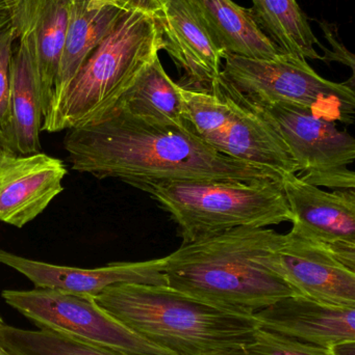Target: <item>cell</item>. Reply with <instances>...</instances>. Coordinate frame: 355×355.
I'll return each mask as SVG.
<instances>
[{
  "label": "cell",
  "mask_w": 355,
  "mask_h": 355,
  "mask_svg": "<svg viewBox=\"0 0 355 355\" xmlns=\"http://www.w3.org/2000/svg\"><path fill=\"white\" fill-rule=\"evenodd\" d=\"M64 148L72 170L137 188L162 182L281 180L271 171L223 155L188 123L165 126L123 108L97 124L67 131Z\"/></svg>",
  "instance_id": "6da1fadb"
},
{
  "label": "cell",
  "mask_w": 355,
  "mask_h": 355,
  "mask_svg": "<svg viewBox=\"0 0 355 355\" xmlns=\"http://www.w3.org/2000/svg\"><path fill=\"white\" fill-rule=\"evenodd\" d=\"M285 234L241 227L181 244L165 257L167 286L231 310L254 314L298 294L260 262Z\"/></svg>",
  "instance_id": "7a4b0ae2"
},
{
  "label": "cell",
  "mask_w": 355,
  "mask_h": 355,
  "mask_svg": "<svg viewBox=\"0 0 355 355\" xmlns=\"http://www.w3.org/2000/svg\"><path fill=\"white\" fill-rule=\"evenodd\" d=\"M138 335L176 355H210L249 341L254 314L224 308L167 285L120 284L95 296Z\"/></svg>",
  "instance_id": "3957f363"
},
{
  "label": "cell",
  "mask_w": 355,
  "mask_h": 355,
  "mask_svg": "<svg viewBox=\"0 0 355 355\" xmlns=\"http://www.w3.org/2000/svg\"><path fill=\"white\" fill-rule=\"evenodd\" d=\"M162 49L156 15L127 10L52 103L41 130L68 131L108 118Z\"/></svg>",
  "instance_id": "277c9868"
},
{
  "label": "cell",
  "mask_w": 355,
  "mask_h": 355,
  "mask_svg": "<svg viewBox=\"0 0 355 355\" xmlns=\"http://www.w3.org/2000/svg\"><path fill=\"white\" fill-rule=\"evenodd\" d=\"M139 189L171 215L183 243L236 227H267L293 218L281 180L162 182Z\"/></svg>",
  "instance_id": "5b68a950"
},
{
  "label": "cell",
  "mask_w": 355,
  "mask_h": 355,
  "mask_svg": "<svg viewBox=\"0 0 355 355\" xmlns=\"http://www.w3.org/2000/svg\"><path fill=\"white\" fill-rule=\"evenodd\" d=\"M181 87L183 116L210 147L283 178L298 173L283 139L260 108L222 75L208 91Z\"/></svg>",
  "instance_id": "8992f818"
},
{
  "label": "cell",
  "mask_w": 355,
  "mask_h": 355,
  "mask_svg": "<svg viewBox=\"0 0 355 355\" xmlns=\"http://www.w3.org/2000/svg\"><path fill=\"white\" fill-rule=\"evenodd\" d=\"M223 60L221 75L256 105L297 106L333 123H354L352 79L343 83L327 80L294 54L270 60L224 54Z\"/></svg>",
  "instance_id": "52a82bcc"
},
{
  "label": "cell",
  "mask_w": 355,
  "mask_h": 355,
  "mask_svg": "<svg viewBox=\"0 0 355 355\" xmlns=\"http://www.w3.org/2000/svg\"><path fill=\"white\" fill-rule=\"evenodd\" d=\"M6 304L39 329L56 331L127 355H176L131 331L94 296L58 289L3 290Z\"/></svg>",
  "instance_id": "ba28073f"
},
{
  "label": "cell",
  "mask_w": 355,
  "mask_h": 355,
  "mask_svg": "<svg viewBox=\"0 0 355 355\" xmlns=\"http://www.w3.org/2000/svg\"><path fill=\"white\" fill-rule=\"evenodd\" d=\"M260 262L300 295L355 308V270L323 244L290 232L276 248L261 257Z\"/></svg>",
  "instance_id": "9c48e42d"
},
{
  "label": "cell",
  "mask_w": 355,
  "mask_h": 355,
  "mask_svg": "<svg viewBox=\"0 0 355 355\" xmlns=\"http://www.w3.org/2000/svg\"><path fill=\"white\" fill-rule=\"evenodd\" d=\"M281 183L293 216L292 233L327 246L355 270L354 189L325 191L296 174Z\"/></svg>",
  "instance_id": "30bf717a"
},
{
  "label": "cell",
  "mask_w": 355,
  "mask_h": 355,
  "mask_svg": "<svg viewBox=\"0 0 355 355\" xmlns=\"http://www.w3.org/2000/svg\"><path fill=\"white\" fill-rule=\"evenodd\" d=\"M276 130L302 176L343 170L355 159V139L336 123L297 106L258 105Z\"/></svg>",
  "instance_id": "8fae6325"
},
{
  "label": "cell",
  "mask_w": 355,
  "mask_h": 355,
  "mask_svg": "<svg viewBox=\"0 0 355 355\" xmlns=\"http://www.w3.org/2000/svg\"><path fill=\"white\" fill-rule=\"evenodd\" d=\"M165 261L160 258L141 262H115L98 268H77L31 260L0 250V263L24 275L35 288L63 290L94 297L120 284L167 285Z\"/></svg>",
  "instance_id": "7c38bea8"
},
{
  "label": "cell",
  "mask_w": 355,
  "mask_h": 355,
  "mask_svg": "<svg viewBox=\"0 0 355 355\" xmlns=\"http://www.w3.org/2000/svg\"><path fill=\"white\" fill-rule=\"evenodd\" d=\"M66 166L47 154H6L0 159V223L24 227L62 193Z\"/></svg>",
  "instance_id": "4fadbf2b"
},
{
  "label": "cell",
  "mask_w": 355,
  "mask_h": 355,
  "mask_svg": "<svg viewBox=\"0 0 355 355\" xmlns=\"http://www.w3.org/2000/svg\"><path fill=\"white\" fill-rule=\"evenodd\" d=\"M163 49L183 76L181 87L208 91L220 76L223 52L188 0H169L156 15Z\"/></svg>",
  "instance_id": "5bb4252c"
},
{
  "label": "cell",
  "mask_w": 355,
  "mask_h": 355,
  "mask_svg": "<svg viewBox=\"0 0 355 355\" xmlns=\"http://www.w3.org/2000/svg\"><path fill=\"white\" fill-rule=\"evenodd\" d=\"M260 329L329 349L355 340V308L331 306L295 294L254 313Z\"/></svg>",
  "instance_id": "9a60e30c"
},
{
  "label": "cell",
  "mask_w": 355,
  "mask_h": 355,
  "mask_svg": "<svg viewBox=\"0 0 355 355\" xmlns=\"http://www.w3.org/2000/svg\"><path fill=\"white\" fill-rule=\"evenodd\" d=\"M68 20L69 0H18L13 10L15 28L33 42L43 118L53 99Z\"/></svg>",
  "instance_id": "2e32d148"
},
{
  "label": "cell",
  "mask_w": 355,
  "mask_h": 355,
  "mask_svg": "<svg viewBox=\"0 0 355 355\" xmlns=\"http://www.w3.org/2000/svg\"><path fill=\"white\" fill-rule=\"evenodd\" d=\"M16 33L19 44L10 67V150L15 155H31L41 152V93L31 35L23 29Z\"/></svg>",
  "instance_id": "e0dca14e"
},
{
  "label": "cell",
  "mask_w": 355,
  "mask_h": 355,
  "mask_svg": "<svg viewBox=\"0 0 355 355\" xmlns=\"http://www.w3.org/2000/svg\"><path fill=\"white\" fill-rule=\"evenodd\" d=\"M224 54L270 60L283 53L263 33L251 10L233 0H188Z\"/></svg>",
  "instance_id": "ac0fdd59"
},
{
  "label": "cell",
  "mask_w": 355,
  "mask_h": 355,
  "mask_svg": "<svg viewBox=\"0 0 355 355\" xmlns=\"http://www.w3.org/2000/svg\"><path fill=\"white\" fill-rule=\"evenodd\" d=\"M126 10L92 0H69L68 26L51 105Z\"/></svg>",
  "instance_id": "d6986e66"
},
{
  "label": "cell",
  "mask_w": 355,
  "mask_h": 355,
  "mask_svg": "<svg viewBox=\"0 0 355 355\" xmlns=\"http://www.w3.org/2000/svg\"><path fill=\"white\" fill-rule=\"evenodd\" d=\"M117 108L165 126L185 127L181 87L167 74L156 58Z\"/></svg>",
  "instance_id": "ffe728a7"
},
{
  "label": "cell",
  "mask_w": 355,
  "mask_h": 355,
  "mask_svg": "<svg viewBox=\"0 0 355 355\" xmlns=\"http://www.w3.org/2000/svg\"><path fill=\"white\" fill-rule=\"evenodd\" d=\"M252 15L263 33L283 53L321 60L318 39L296 0H251Z\"/></svg>",
  "instance_id": "44dd1931"
},
{
  "label": "cell",
  "mask_w": 355,
  "mask_h": 355,
  "mask_svg": "<svg viewBox=\"0 0 355 355\" xmlns=\"http://www.w3.org/2000/svg\"><path fill=\"white\" fill-rule=\"evenodd\" d=\"M0 346L10 355H127L56 331L0 327Z\"/></svg>",
  "instance_id": "7402d4cb"
},
{
  "label": "cell",
  "mask_w": 355,
  "mask_h": 355,
  "mask_svg": "<svg viewBox=\"0 0 355 355\" xmlns=\"http://www.w3.org/2000/svg\"><path fill=\"white\" fill-rule=\"evenodd\" d=\"M210 355H331L327 348L258 329L245 343Z\"/></svg>",
  "instance_id": "603a6c76"
},
{
  "label": "cell",
  "mask_w": 355,
  "mask_h": 355,
  "mask_svg": "<svg viewBox=\"0 0 355 355\" xmlns=\"http://www.w3.org/2000/svg\"><path fill=\"white\" fill-rule=\"evenodd\" d=\"M16 40V28L12 21L0 29V139L10 154V67L13 44Z\"/></svg>",
  "instance_id": "cb8c5ba5"
},
{
  "label": "cell",
  "mask_w": 355,
  "mask_h": 355,
  "mask_svg": "<svg viewBox=\"0 0 355 355\" xmlns=\"http://www.w3.org/2000/svg\"><path fill=\"white\" fill-rule=\"evenodd\" d=\"M320 26L323 31H324L325 37L329 40V44L331 45V50L329 51V50L325 49L324 46L320 45L318 43V45L325 52L324 55L321 56V60H324L327 62H341V64L349 67L352 69V73H354L352 79H354V55L349 50L346 49L345 46L342 43L337 33V27L325 22V21L321 22Z\"/></svg>",
  "instance_id": "d4e9b609"
},
{
  "label": "cell",
  "mask_w": 355,
  "mask_h": 355,
  "mask_svg": "<svg viewBox=\"0 0 355 355\" xmlns=\"http://www.w3.org/2000/svg\"><path fill=\"white\" fill-rule=\"evenodd\" d=\"M306 183L314 186H324L333 189H354L355 175L348 168L343 170L331 171L314 176L300 177Z\"/></svg>",
  "instance_id": "484cf974"
},
{
  "label": "cell",
  "mask_w": 355,
  "mask_h": 355,
  "mask_svg": "<svg viewBox=\"0 0 355 355\" xmlns=\"http://www.w3.org/2000/svg\"><path fill=\"white\" fill-rule=\"evenodd\" d=\"M127 10H139L148 14L158 15L162 4L158 0H118Z\"/></svg>",
  "instance_id": "4316f807"
},
{
  "label": "cell",
  "mask_w": 355,
  "mask_h": 355,
  "mask_svg": "<svg viewBox=\"0 0 355 355\" xmlns=\"http://www.w3.org/2000/svg\"><path fill=\"white\" fill-rule=\"evenodd\" d=\"M14 8L10 0H0V29L12 22Z\"/></svg>",
  "instance_id": "83f0119b"
},
{
  "label": "cell",
  "mask_w": 355,
  "mask_h": 355,
  "mask_svg": "<svg viewBox=\"0 0 355 355\" xmlns=\"http://www.w3.org/2000/svg\"><path fill=\"white\" fill-rule=\"evenodd\" d=\"M331 355H355V340L340 342L329 348Z\"/></svg>",
  "instance_id": "f1b7e54d"
},
{
  "label": "cell",
  "mask_w": 355,
  "mask_h": 355,
  "mask_svg": "<svg viewBox=\"0 0 355 355\" xmlns=\"http://www.w3.org/2000/svg\"><path fill=\"white\" fill-rule=\"evenodd\" d=\"M92 1L98 2V3L113 4V6H121V8H125L124 6L118 1V0H92Z\"/></svg>",
  "instance_id": "f546056e"
},
{
  "label": "cell",
  "mask_w": 355,
  "mask_h": 355,
  "mask_svg": "<svg viewBox=\"0 0 355 355\" xmlns=\"http://www.w3.org/2000/svg\"><path fill=\"white\" fill-rule=\"evenodd\" d=\"M6 154L10 153L8 151V149H6V146L3 145V143H2L1 139H0V159H1L4 155H6Z\"/></svg>",
  "instance_id": "4dcf8cb0"
},
{
  "label": "cell",
  "mask_w": 355,
  "mask_h": 355,
  "mask_svg": "<svg viewBox=\"0 0 355 355\" xmlns=\"http://www.w3.org/2000/svg\"><path fill=\"white\" fill-rule=\"evenodd\" d=\"M0 355H10V354H8V352H6V349H3V348H2L1 346H0Z\"/></svg>",
  "instance_id": "1f68e13d"
},
{
  "label": "cell",
  "mask_w": 355,
  "mask_h": 355,
  "mask_svg": "<svg viewBox=\"0 0 355 355\" xmlns=\"http://www.w3.org/2000/svg\"><path fill=\"white\" fill-rule=\"evenodd\" d=\"M158 2H160V4L166 3L167 1H169V0H158Z\"/></svg>",
  "instance_id": "d6a6232c"
},
{
  "label": "cell",
  "mask_w": 355,
  "mask_h": 355,
  "mask_svg": "<svg viewBox=\"0 0 355 355\" xmlns=\"http://www.w3.org/2000/svg\"><path fill=\"white\" fill-rule=\"evenodd\" d=\"M10 2H12L13 4H14V6H16L17 2H18V0H10Z\"/></svg>",
  "instance_id": "836d02e7"
},
{
  "label": "cell",
  "mask_w": 355,
  "mask_h": 355,
  "mask_svg": "<svg viewBox=\"0 0 355 355\" xmlns=\"http://www.w3.org/2000/svg\"><path fill=\"white\" fill-rule=\"evenodd\" d=\"M2 324H3V320H2L1 317H0V327H1Z\"/></svg>",
  "instance_id": "e575fe53"
}]
</instances>
